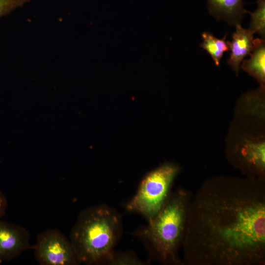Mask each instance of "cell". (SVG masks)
Listing matches in <instances>:
<instances>
[{
	"instance_id": "1",
	"label": "cell",
	"mask_w": 265,
	"mask_h": 265,
	"mask_svg": "<svg viewBox=\"0 0 265 265\" xmlns=\"http://www.w3.org/2000/svg\"><path fill=\"white\" fill-rule=\"evenodd\" d=\"M184 265H265L263 179L214 180L191 199Z\"/></svg>"
},
{
	"instance_id": "2",
	"label": "cell",
	"mask_w": 265,
	"mask_h": 265,
	"mask_svg": "<svg viewBox=\"0 0 265 265\" xmlns=\"http://www.w3.org/2000/svg\"><path fill=\"white\" fill-rule=\"evenodd\" d=\"M191 199V193L185 188L171 191L154 217L131 233L142 241L150 260L164 265H184L179 252L185 238Z\"/></svg>"
},
{
	"instance_id": "3",
	"label": "cell",
	"mask_w": 265,
	"mask_h": 265,
	"mask_svg": "<svg viewBox=\"0 0 265 265\" xmlns=\"http://www.w3.org/2000/svg\"><path fill=\"white\" fill-rule=\"evenodd\" d=\"M122 232L121 215L114 208L100 204L80 212L69 239L80 264L102 265L114 251Z\"/></svg>"
},
{
	"instance_id": "4",
	"label": "cell",
	"mask_w": 265,
	"mask_h": 265,
	"mask_svg": "<svg viewBox=\"0 0 265 265\" xmlns=\"http://www.w3.org/2000/svg\"><path fill=\"white\" fill-rule=\"evenodd\" d=\"M179 170L177 165L168 163L149 172L135 194L126 203V211L139 214L148 221L153 218L167 199Z\"/></svg>"
},
{
	"instance_id": "5",
	"label": "cell",
	"mask_w": 265,
	"mask_h": 265,
	"mask_svg": "<svg viewBox=\"0 0 265 265\" xmlns=\"http://www.w3.org/2000/svg\"><path fill=\"white\" fill-rule=\"evenodd\" d=\"M35 259L41 265L80 264L70 239L57 229H49L39 234L32 247Z\"/></svg>"
},
{
	"instance_id": "6",
	"label": "cell",
	"mask_w": 265,
	"mask_h": 265,
	"mask_svg": "<svg viewBox=\"0 0 265 265\" xmlns=\"http://www.w3.org/2000/svg\"><path fill=\"white\" fill-rule=\"evenodd\" d=\"M30 235L25 228L0 220V264L31 248Z\"/></svg>"
},
{
	"instance_id": "7",
	"label": "cell",
	"mask_w": 265,
	"mask_h": 265,
	"mask_svg": "<svg viewBox=\"0 0 265 265\" xmlns=\"http://www.w3.org/2000/svg\"><path fill=\"white\" fill-rule=\"evenodd\" d=\"M236 30L232 35L230 44L231 53L228 63L237 74L243 58L249 55L255 46L253 33L249 29L242 27L240 24L236 25Z\"/></svg>"
},
{
	"instance_id": "8",
	"label": "cell",
	"mask_w": 265,
	"mask_h": 265,
	"mask_svg": "<svg viewBox=\"0 0 265 265\" xmlns=\"http://www.w3.org/2000/svg\"><path fill=\"white\" fill-rule=\"evenodd\" d=\"M208 9L212 15L230 24H239L246 10L243 0H208Z\"/></svg>"
},
{
	"instance_id": "9",
	"label": "cell",
	"mask_w": 265,
	"mask_h": 265,
	"mask_svg": "<svg viewBox=\"0 0 265 265\" xmlns=\"http://www.w3.org/2000/svg\"><path fill=\"white\" fill-rule=\"evenodd\" d=\"M255 46L249 55L250 58L243 60L242 69L264 84L265 80V42L263 39L256 38Z\"/></svg>"
},
{
	"instance_id": "10",
	"label": "cell",
	"mask_w": 265,
	"mask_h": 265,
	"mask_svg": "<svg viewBox=\"0 0 265 265\" xmlns=\"http://www.w3.org/2000/svg\"><path fill=\"white\" fill-rule=\"evenodd\" d=\"M265 148L264 142L248 143L241 151V157L255 173L263 176L265 169Z\"/></svg>"
},
{
	"instance_id": "11",
	"label": "cell",
	"mask_w": 265,
	"mask_h": 265,
	"mask_svg": "<svg viewBox=\"0 0 265 265\" xmlns=\"http://www.w3.org/2000/svg\"><path fill=\"white\" fill-rule=\"evenodd\" d=\"M226 34L220 39L209 32H204L202 34L203 42L200 47L208 52L217 66L219 65L224 53L230 50V42L226 41Z\"/></svg>"
},
{
	"instance_id": "12",
	"label": "cell",
	"mask_w": 265,
	"mask_h": 265,
	"mask_svg": "<svg viewBox=\"0 0 265 265\" xmlns=\"http://www.w3.org/2000/svg\"><path fill=\"white\" fill-rule=\"evenodd\" d=\"M258 8L253 13L246 11L251 17L249 29L253 33H257L262 39L265 37V0H258L257 1Z\"/></svg>"
},
{
	"instance_id": "13",
	"label": "cell",
	"mask_w": 265,
	"mask_h": 265,
	"mask_svg": "<svg viewBox=\"0 0 265 265\" xmlns=\"http://www.w3.org/2000/svg\"><path fill=\"white\" fill-rule=\"evenodd\" d=\"M149 262L141 260L132 251H114L105 264L107 265H145Z\"/></svg>"
},
{
	"instance_id": "14",
	"label": "cell",
	"mask_w": 265,
	"mask_h": 265,
	"mask_svg": "<svg viewBox=\"0 0 265 265\" xmlns=\"http://www.w3.org/2000/svg\"><path fill=\"white\" fill-rule=\"evenodd\" d=\"M7 206L6 198L3 193L0 191V217L5 214Z\"/></svg>"
},
{
	"instance_id": "15",
	"label": "cell",
	"mask_w": 265,
	"mask_h": 265,
	"mask_svg": "<svg viewBox=\"0 0 265 265\" xmlns=\"http://www.w3.org/2000/svg\"><path fill=\"white\" fill-rule=\"evenodd\" d=\"M12 3V0H0V15L6 11Z\"/></svg>"
}]
</instances>
